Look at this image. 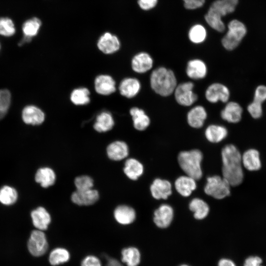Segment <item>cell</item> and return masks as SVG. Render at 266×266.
<instances>
[{
	"label": "cell",
	"instance_id": "1",
	"mask_svg": "<svg viewBox=\"0 0 266 266\" xmlns=\"http://www.w3.org/2000/svg\"><path fill=\"white\" fill-rule=\"evenodd\" d=\"M222 175L231 186L240 184L243 179L241 155L233 144L225 145L221 151Z\"/></svg>",
	"mask_w": 266,
	"mask_h": 266
},
{
	"label": "cell",
	"instance_id": "2",
	"mask_svg": "<svg viewBox=\"0 0 266 266\" xmlns=\"http://www.w3.org/2000/svg\"><path fill=\"white\" fill-rule=\"evenodd\" d=\"M150 83L153 91L164 97L172 95L177 85L173 71L164 66L158 67L152 71Z\"/></svg>",
	"mask_w": 266,
	"mask_h": 266
},
{
	"label": "cell",
	"instance_id": "3",
	"mask_svg": "<svg viewBox=\"0 0 266 266\" xmlns=\"http://www.w3.org/2000/svg\"><path fill=\"white\" fill-rule=\"evenodd\" d=\"M238 0H216L211 4L204 18L207 23L213 29L223 32L225 26L222 17L233 13L237 5Z\"/></svg>",
	"mask_w": 266,
	"mask_h": 266
},
{
	"label": "cell",
	"instance_id": "4",
	"mask_svg": "<svg viewBox=\"0 0 266 266\" xmlns=\"http://www.w3.org/2000/svg\"><path fill=\"white\" fill-rule=\"evenodd\" d=\"M203 158L201 152L199 149L184 151L178 156V164L183 171L196 180L202 177L201 162Z\"/></svg>",
	"mask_w": 266,
	"mask_h": 266
},
{
	"label": "cell",
	"instance_id": "5",
	"mask_svg": "<svg viewBox=\"0 0 266 266\" xmlns=\"http://www.w3.org/2000/svg\"><path fill=\"white\" fill-rule=\"evenodd\" d=\"M228 31L222 39V44L226 50L231 51L236 48L245 36L247 29L241 22L233 20L228 24Z\"/></svg>",
	"mask_w": 266,
	"mask_h": 266
},
{
	"label": "cell",
	"instance_id": "6",
	"mask_svg": "<svg viewBox=\"0 0 266 266\" xmlns=\"http://www.w3.org/2000/svg\"><path fill=\"white\" fill-rule=\"evenodd\" d=\"M230 186L229 183L223 177L214 175L207 177L204 190L206 194L220 200L230 195Z\"/></svg>",
	"mask_w": 266,
	"mask_h": 266
},
{
	"label": "cell",
	"instance_id": "7",
	"mask_svg": "<svg viewBox=\"0 0 266 266\" xmlns=\"http://www.w3.org/2000/svg\"><path fill=\"white\" fill-rule=\"evenodd\" d=\"M194 88V84L191 81L177 84L173 93L176 102L183 106H192L198 100Z\"/></svg>",
	"mask_w": 266,
	"mask_h": 266
},
{
	"label": "cell",
	"instance_id": "8",
	"mask_svg": "<svg viewBox=\"0 0 266 266\" xmlns=\"http://www.w3.org/2000/svg\"><path fill=\"white\" fill-rule=\"evenodd\" d=\"M29 252L34 257H40L44 255L48 248L46 236L43 231L35 230L31 233L28 241Z\"/></svg>",
	"mask_w": 266,
	"mask_h": 266
},
{
	"label": "cell",
	"instance_id": "9",
	"mask_svg": "<svg viewBox=\"0 0 266 266\" xmlns=\"http://www.w3.org/2000/svg\"><path fill=\"white\" fill-rule=\"evenodd\" d=\"M204 95L206 100L210 103H216L219 101L226 103L229 100L230 91L225 85L214 82L207 87Z\"/></svg>",
	"mask_w": 266,
	"mask_h": 266
},
{
	"label": "cell",
	"instance_id": "10",
	"mask_svg": "<svg viewBox=\"0 0 266 266\" xmlns=\"http://www.w3.org/2000/svg\"><path fill=\"white\" fill-rule=\"evenodd\" d=\"M99 197V192L93 188L82 191L76 190L71 195V200L79 206H88L96 203Z\"/></svg>",
	"mask_w": 266,
	"mask_h": 266
},
{
	"label": "cell",
	"instance_id": "11",
	"mask_svg": "<svg viewBox=\"0 0 266 266\" xmlns=\"http://www.w3.org/2000/svg\"><path fill=\"white\" fill-rule=\"evenodd\" d=\"M173 215L171 206L166 204H161L154 212V222L158 228L166 229L170 225Z\"/></svg>",
	"mask_w": 266,
	"mask_h": 266
},
{
	"label": "cell",
	"instance_id": "12",
	"mask_svg": "<svg viewBox=\"0 0 266 266\" xmlns=\"http://www.w3.org/2000/svg\"><path fill=\"white\" fill-rule=\"evenodd\" d=\"M207 117V112L205 107L201 105L192 107L187 114V122L189 126L194 129L203 127Z\"/></svg>",
	"mask_w": 266,
	"mask_h": 266
},
{
	"label": "cell",
	"instance_id": "13",
	"mask_svg": "<svg viewBox=\"0 0 266 266\" xmlns=\"http://www.w3.org/2000/svg\"><path fill=\"white\" fill-rule=\"evenodd\" d=\"M187 76L193 80L204 78L207 74V66L205 63L199 59H194L188 61L186 67Z\"/></svg>",
	"mask_w": 266,
	"mask_h": 266
},
{
	"label": "cell",
	"instance_id": "14",
	"mask_svg": "<svg viewBox=\"0 0 266 266\" xmlns=\"http://www.w3.org/2000/svg\"><path fill=\"white\" fill-rule=\"evenodd\" d=\"M243 109L241 105L235 101H228L220 112L221 118L228 123H237L241 119Z\"/></svg>",
	"mask_w": 266,
	"mask_h": 266
},
{
	"label": "cell",
	"instance_id": "15",
	"mask_svg": "<svg viewBox=\"0 0 266 266\" xmlns=\"http://www.w3.org/2000/svg\"><path fill=\"white\" fill-rule=\"evenodd\" d=\"M33 226L40 231L46 230L51 222V217L48 211L43 207L39 206L31 213Z\"/></svg>",
	"mask_w": 266,
	"mask_h": 266
},
{
	"label": "cell",
	"instance_id": "16",
	"mask_svg": "<svg viewBox=\"0 0 266 266\" xmlns=\"http://www.w3.org/2000/svg\"><path fill=\"white\" fill-rule=\"evenodd\" d=\"M98 47L104 54H110L118 51L120 47V43L118 37L110 33H105L99 38Z\"/></svg>",
	"mask_w": 266,
	"mask_h": 266
},
{
	"label": "cell",
	"instance_id": "17",
	"mask_svg": "<svg viewBox=\"0 0 266 266\" xmlns=\"http://www.w3.org/2000/svg\"><path fill=\"white\" fill-rule=\"evenodd\" d=\"M150 192L154 199L166 200L172 193V186L168 180L156 178L150 186Z\"/></svg>",
	"mask_w": 266,
	"mask_h": 266
},
{
	"label": "cell",
	"instance_id": "18",
	"mask_svg": "<svg viewBox=\"0 0 266 266\" xmlns=\"http://www.w3.org/2000/svg\"><path fill=\"white\" fill-rule=\"evenodd\" d=\"M106 153L111 160L119 161L128 157L129 149L126 142L117 140L111 142L107 146Z\"/></svg>",
	"mask_w": 266,
	"mask_h": 266
},
{
	"label": "cell",
	"instance_id": "19",
	"mask_svg": "<svg viewBox=\"0 0 266 266\" xmlns=\"http://www.w3.org/2000/svg\"><path fill=\"white\" fill-rule=\"evenodd\" d=\"M23 122L28 125H38L42 124L45 119L44 112L34 105H28L24 108L22 112Z\"/></svg>",
	"mask_w": 266,
	"mask_h": 266
},
{
	"label": "cell",
	"instance_id": "20",
	"mask_svg": "<svg viewBox=\"0 0 266 266\" xmlns=\"http://www.w3.org/2000/svg\"><path fill=\"white\" fill-rule=\"evenodd\" d=\"M113 215L118 223L122 225H128L134 221L136 212L133 207L122 204L117 206L115 208Z\"/></svg>",
	"mask_w": 266,
	"mask_h": 266
},
{
	"label": "cell",
	"instance_id": "21",
	"mask_svg": "<svg viewBox=\"0 0 266 266\" xmlns=\"http://www.w3.org/2000/svg\"><path fill=\"white\" fill-rule=\"evenodd\" d=\"M153 66V58L146 52H143L137 54L132 60V67L136 73H145L150 70Z\"/></svg>",
	"mask_w": 266,
	"mask_h": 266
},
{
	"label": "cell",
	"instance_id": "22",
	"mask_svg": "<svg viewBox=\"0 0 266 266\" xmlns=\"http://www.w3.org/2000/svg\"><path fill=\"white\" fill-rule=\"evenodd\" d=\"M42 26L41 20L36 16L25 19L20 25L22 35L33 38L39 33Z\"/></svg>",
	"mask_w": 266,
	"mask_h": 266
},
{
	"label": "cell",
	"instance_id": "23",
	"mask_svg": "<svg viewBox=\"0 0 266 266\" xmlns=\"http://www.w3.org/2000/svg\"><path fill=\"white\" fill-rule=\"evenodd\" d=\"M95 88L100 95H109L116 90L115 82L108 75H100L95 79Z\"/></svg>",
	"mask_w": 266,
	"mask_h": 266
},
{
	"label": "cell",
	"instance_id": "24",
	"mask_svg": "<svg viewBox=\"0 0 266 266\" xmlns=\"http://www.w3.org/2000/svg\"><path fill=\"white\" fill-rule=\"evenodd\" d=\"M228 131L224 126L212 124L208 125L204 131L206 139L211 143H219L227 136Z\"/></svg>",
	"mask_w": 266,
	"mask_h": 266
},
{
	"label": "cell",
	"instance_id": "25",
	"mask_svg": "<svg viewBox=\"0 0 266 266\" xmlns=\"http://www.w3.org/2000/svg\"><path fill=\"white\" fill-rule=\"evenodd\" d=\"M196 181L195 179L188 175L181 176L175 181V188L181 196L187 197L196 189Z\"/></svg>",
	"mask_w": 266,
	"mask_h": 266
},
{
	"label": "cell",
	"instance_id": "26",
	"mask_svg": "<svg viewBox=\"0 0 266 266\" xmlns=\"http://www.w3.org/2000/svg\"><path fill=\"white\" fill-rule=\"evenodd\" d=\"M141 89L139 81L135 78H126L120 83L119 89L120 94L128 98L136 96Z\"/></svg>",
	"mask_w": 266,
	"mask_h": 266
},
{
	"label": "cell",
	"instance_id": "27",
	"mask_svg": "<svg viewBox=\"0 0 266 266\" xmlns=\"http://www.w3.org/2000/svg\"><path fill=\"white\" fill-rule=\"evenodd\" d=\"M35 181L44 188L53 185L56 181V175L55 171L50 167L39 168L35 174Z\"/></svg>",
	"mask_w": 266,
	"mask_h": 266
},
{
	"label": "cell",
	"instance_id": "28",
	"mask_svg": "<svg viewBox=\"0 0 266 266\" xmlns=\"http://www.w3.org/2000/svg\"><path fill=\"white\" fill-rule=\"evenodd\" d=\"M143 165L134 158H129L124 163L123 171L128 178L136 180L143 173Z\"/></svg>",
	"mask_w": 266,
	"mask_h": 266
},
{
	"label": "cell",
	"instance_id": "29",
	"mask_svg": "<svg viewBox=\"0 0 266 266\" xmlns=\"http://www.w3.org/2000/svg\"><path fill=\"white\" fill-rule=\"evenodd\" d=\"M134 128L140 131L145 130L150 124V119L145 111L138 107H134L130 110Z\"/></svg>",
	"mask_w": 266,
	"mask_h": 266
},
{
	"label": "cell",
	"instance_id": "30",
	"mask_svg": "<svg viewBox=\"0 0 266 266\" xmlns=\"http://www.w3.org/2000/svg\"><path fill=\"white\" fill-rule=\"evenodd\" d=\"M242 165L248 170L256 171L261 167L259 152L254 149L246 151L241 156Z\"/></svg>",
	"mask_w": 266,
	"mask_h": 266
},
{
	"label": "cell",
	"instance_id": "31",
	"mask_svg": "<svg viewBox=\"0 0 266 266\" xmlns=\"http://www.w3.org/2000/svg\"><path fill=\"white\" fill-rule=\"evenodd\" d=\"M141 259V253L136 247L129 246L121 251V260L127 266H138Z\"/></svg>",
	"mask_w": 266,
	"mask_h": 266
},
{
	"label": "cell",
	"instance_id": "32",
	"mask_svg": "<svg viewBox=\"0 0 266 266\" xmlns=\"http://www.w3.org/2000/svg\"><path fill=\"white\" fill-rule=\"evenodd\" d=\"M114 125V121L111 114L104 111L97 116L94 128L99 133H103L111 130Z\"/></svg>",
	"mask_w": 266,
	"mask_h": 266
},
{
	"label": "cell",
	"instance_id": "33",
	"mask_svg": "<svg viewBox=\"0 0 266 266\" xmlns=\"http://www.w3.org/2000/svg\"><path fill=\"white\" fill-rule=\"evenodd\" d=\"M17 28L15 21L8 15L0 16V36L11 37L16 33Z\"/></svg>",
	"mask_w": 266,
	"mask_h": 266
},
{
	"label": "cell",
	"instance_id": "34",
	"mask_svg": "<svg viewBox=\"0 0 266 266\" xmlns=\"http://www.w3.org/2000/svg\"><path fill=\"white\" fill-rule=\"evenodd\" d=\"M70 259L68 250L64 247L53 249L49 255V262L51 265L57 266L68 262Z\"/></svg>",
	"mask_w": 266,
	"mask_h": 266
},
{
	"label": "cell",
	"instance_id": "35",
	"mask_svg": "<svg viewBox=\"0 0 266 266\" xmlns=\"http://www.w3.org/2000/svg\"><path fill=\"white\" fill-rule=\"evenodd\" d=\"M190 210L194 212V217L198 220L205 218L209 212V207L206 202L199 198L193 199L189 203Z\"/></svg>",
	"mask_w": 266,
	"mask_h": 266
},
{
	"label": "cell",
	"instance_id": "36",
	"mask_svg": "<svg viewBox=\"0 0 266 266\" xmlns=\"http://www.w3.org/2000/svg\"><path fill=\"white\" fill-rule=\"evenodd\" d=\"M16 190L8 185H5L0 189V202L5 205H10L15 203L18 199Z\"/></svg>",
	"mask_w": 266,
	"mask_h": 266
},
{
	"label": "cell",
	"instance_id": "37",
	"mask_svg": "<svg viewBox=\"0 0 266 266\" xmlns=\"http://www.w3.org/2000/svg\"><path fill=\"white\" fill-rule=\"evenodd\" d=\"M89 95V91L86 88L75 89L71 93L70 100L75 105H85L90 102Z\"/></svg>",
	"mask_w": 266,
	"mask_h": 266
},
{
	"label": "cell",
	"instance_id": "38",
	"mask_svg": "<svg viewBox=\"0 0 266 266\" xmlns=\"http://www.w3.org/2000/svg\"><path fill=\"white\" fill-rule=\"evenodd\" d=\"M188 35L191 42L199 44L204 41L206 36V32L205 28L202 25L197 24L190 29Z\"/></svg>",
	"mask_w": 266,
	"mask_h": 266
},
{
	"label": "cell",
	"instance_id": "39",
	"mask_svg": "<svg viewBox=\"0 0 266 266\" xmlns=\"http://www.w3.org/2000/svg\"><path fill=\"white\" fill-rule=\"evenodd\" d=\"M11 99V94L8 90H0V120L7 113L10 105Z\"/></svg>",
	"mask_w": 266,
	"mask_h": 266
},
{
	"label": "cell",
	"instance_id": "40",
	"mask_svg": "<svg viewBox=\"0 0 266 266\" xmlns=\"http://www.w3.org/2000/svg\"><path fill=\"white\" fill-rule=\"evenodd\" d=\"M76 190L82 191L92 189L94 186L93 178L87 175L77 176L74 181Z\"/></svg>",
	"mask_w": 266,
	"mask_h": 266
},
{
	"label": "cell",
	"instance_id": "41",
	"mask_svg": "<svg viewBox=\"0 0 266 266\" xmlns=\"http://www.w3.org/2000/svg\"><path fill=\"white\" fill-rule=\"evenodd\" d=\"M262 103L253 100L247 106V110L250 115L254 119L260 118L263 114Z\"/></svg>",
	"mask_w": 266,
	"mask_h": 266
},
{
	"label": "cell",
	"instance_id": "42",
	"mask_svg": "<svg viewBox=\"0 0 266 266\" xmlns=\"http://www.w3.org/2000/svg\"><path fill=\"white\" fill-rule=\"evenodd\" d=\"M81 266H102L100 259L93 255L85 257L81 262Z\"/></svg>",
	"mask_w": 266,
	"mask_h": 266
},
{
	"label": "cell",
	"instance_id": "43",
	"mask_svg": "<svg viewBox=\"0 0 266 266\" xmlns=\"http://www.w3.org/2000/svg\"><path fill=\"white\" fill-rule=\"evenodd\" d=\"M263 260L258 255H250L244 260L243 266H263Z\"/></svg>",
	"mask_w": 266,
	"mask_h": 266
},
{
	"label": "cell",
	"instance_id": "44",
	"mask_svg": "<svg viewBox=\"0 0 266 266\" xmlns=\"http://www.w3.org/2000/svg\"><path fill=\"white\" fill-rule=\"evenodd\" d=\"M266 100V86L260 85L258 86L254 93V100L263 103Z\"/></svg>",
	"mask_w": 266,
	"mask_h": 266
},
{
	"label": "cell",
	"instance_id": "45",
	"mask_svg": "<svg viewBox=\"0 0 266 266\" xmlns=\"http://www.w3.org/2000/svg\"><path fill=\"white\" fill-rule=\"evenodd\" d=\"M184 7L188 9L192 10L201 7L205 0H183Z\"/></svg>",
	"mask_w": 266,
	"mask_h": 266
},
{
	"label": "cell",
	"instance_id": "46",
	"mask_svg": "<svg viewBox=\"0 0 266 266\" xmlns=\"http://www.w3.org/2000/svg\"><path fill=\"white\" fill-rule=\"evenodd\" d=\"M157 1L158 0H138V4L142 9L148 10L154 7Z\"/></svg>",
	"mask_w": 266,
	"mask_h": 266
},
{
	"label": "cell",
	"instance_id": "47",
	"mask_svg": "<svg viewBox=\"0 0 266 266\" xmlns=\"http://www.w3.org/2000/svg\"><path fill=\"white\" fill-rule=\"evenodd\" d=\"M217 266H237V265L232 259L227 257H222L218 260Z\"/></svg>",
	"mask_w": 266,
	"mask_h": 266
},
{
	"label": "cell",
	"instance_id": "48",
	"mask_svg": "<svg viewBox=\"0 0 266 266\" xmlns=\"http://www.w3.org/2000/svg\"><path fill=\"white\" fill-rule=\"evenodd\" d=\"M177 266H193L191 265L190 264L188 263H183L178 265Z\"/></svg>",
	"mask_w": 266,
	"mask_h": 266
},
{
	"label": "cell",
	"instance_id": "49",
	"mask_svg": "<svg viewBox=\"0 0 266 266\" xmlns=\"http://www.w3.org/2000/svg\"><path fill=\"white\" fill-rule=\"evenodd\" d=\"M0 48H1V45H0Z\"/></svg>",
	"mask_w": 266,
	"mask_h": 266
}]
</instances>
